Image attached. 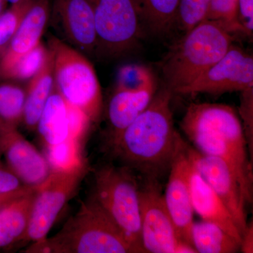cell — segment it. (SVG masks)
I'll return each mask as SVG.
<instances>
[{
	"label": "cell",
	"instance_id": "obj_1",
	"mask_svg": "<svg viewBox=\"0 0 253 253\" xmlns=\"http://www.w3.org/2000/svg\"><path fill=\"white\" fill-rule=\"evenodd\" d=\"M172 94L166 86L156 91L147 108L111 147L126 167L137 171L143 178L160 180L169 172L182 138L174 128Z\"/></svg>",
	"mask_w": 253,
	"mask_h": 253
},
{
	"label": "cell",
	"instance_id": "obj_2",
	"mask_svg": "<svg viewBox=\"0 0 253 253\" xmlns=\"http://www.w3.org/2000/svg\"><path fill=\"white\" fill-rule=\"evenodd\" d=\"M181 128L195 149L224 160L239 180L246 204L253 200V161L242 123L235 110L225 104L193 103Z\"/></svg>",
	"mask_w": 253,
	"mask_h": 253
},
{
	"label": "cell",
	"instance_id": "obj_3",
	"mask_svg": "<svg viewBox=\"0 0 253 253\" xmlns=\"http://www.w3.org/2000/svg\"><path fill=\"white\" fill-rule=\"evenodd\" d=\"M36 253H134L135 248L93 196L62 229L25 251Z\"/></svg>",
	"mask_w": 253,
	"mask_h": 253
},
{
	"label": "cell",
	"instance_id": "obj_4",
	"mask_svg": "<svg viewBox=\"0 0 253 253\" xmlns=\"http://www.w3.org/2000/svg\"><path fill=\"white\" fill-rule=\"evenodd\" d=\"M234 40L221 23L210 20L186 32L163 61L166 87L176 94L189 85L226 54Z\"/></svg>",
	"mask_w": 253,
	"mask_h": 253
},
{
	"label": "cell",
	"instance_id": "obj_5",
	"mask_svg": "<svg viewBox=\"0 0 253 253\" xmlns=\"http://www.w3.org/2000/svg\"><path fill=\"white\" fill-rule=\"evenodd\" d=\"M48 48L54 58L56 89L91 123L97 122L102 111V94L92 65L80 51L56 37H50Z\"/></svg>",
	"mask_w": 253,
	"mask_h": 253
},
{
	"label": "cell",
	"instance_id": "obj_6",
	"mask_svg": "<svg viewBox=\"0 0 253 253\" xmlns=\"http://www.w3.org/2000/svg\"><path fill=\"white\" fill-rule=\"evenodd\" d=\"M93 197L107 212L138 253L141 241L139 184L129 168L105 165L95 171Z\"/></svg>",
	"mask_w": 253,
	"mask_h": 253
},
{
	"label": "cell",
	"instance_id": "obj_7",
	"mask_svg": "<svg viewBox=\"0 0 253 253\" xmlns=\"http://www.w3.org/2000/svg\"><path fill=\"white\" fill-rule=\"evenodd\" d=\"M88 172L85 163L52 168L47 179L38 187L23 241L36 243L45 239L56 218L81 185Z\"/></svg>",
	"mask_w": 253,
	"mask_h": 253
},
{
	"label": "cell",
	"instance_id": "obj_8",
	"mask_svg": "<svg viewBox=\"0 0 253 253\" xmlns=\"http://www.w3.org/2000/svg\"><path fill=\"white\" fill-rule=\"evenodd\" d=\"M98 47L116 56L134 49L141 38L142 18L137 0H89Z\"/></svg>",
	"mask_w": 253,
	"mask_h": 253
},
{
	"label": "cell",
	"instance_id": "obj_9",
	"mask_svg": "<svg viewBox=\"0 0 253 253\" xmlns=\"http://www.w3.org/2000/svg\"><path fill=\"white\" fill-rule=\"evenodd\" d=\"M144 179L139 186L141 241L144 253H194L179 239L164 201L159 180Z\"/></svg>",
	"mask_w": 253,
	"mask_h": 253
},
{
	"label": "cell",
	"instance_id": "obj_10",
	"mask_svg": "<svg viewBox=\"0 0 253 253\" xmlns=\"http://www.w3.org/2000/svg\"><path fill=\"white\" fill-rule=\"evenodd\" d=\"M253 87V58L239 46H231L206 72L176 94H221Z\"/></svg>",
	"mask_w": 253,
	"mask_h": 253
},
{
	"label": "cell",
	"instance_id": "obj_11",
	"mask_svg": "<svg viewBox=\"0 0 253 253\" xmlns=\"http://www.w3.org/2000/svg\"><path fill=\"white\" fill-rule=\"evenodd\" d=\"M187 154L192 166L225 205L243 234L248 224L247 204L234 171L224 160L202 154L188 144Z\"/></svg>",
	"mask_w": 253,
	"mask_h": 253
},
{
	"label": "cell",
	"instance_id": "obj_12",
	"mask_svg": "<svg viewBox=\"0 0 253 253\" xmlns=\"http://www.w3.org/2000/svg\"><path fill=\"white\" fill-rule=\"evenodd\" d=\"M191 170L187 143L181 138L169 168L168 184L163 196L176 234L181 241L193 247L191 227L194 221V211L190 194Z\"/></svg>",
	"mask_w": 253,
	"mask_h": 253
},
{
	"label": "cell",
	"instance_id": "obj_13",
	"mask_svg": "<svg viewBox=\"0 0 253 253\" xmlns=\"http://www.w3.org/2000/svg\"><path fill=\"white\" fill-rule=\"evenodd\" d=\"M90 120L80 110L68 104L54 86L46 101L36 129L47 149L68 139H78L85 134Z\"/></svg>",
	"mask_w": 253,
	"mask_h": 253
},
{
	"label": "cell",
	"instance_id": "obj_14",
	"mask_svg": "<svg viewBox=\"0 0 253 253\" xmlns=\"http://www.w3.org/2000/svg\"><path fill=\"white\" fill-rule=\"evenodd\" d=\"M1 136L4 140L2 154L6 160V166L25 185L31 187L41 185L52 169L47 158L18 130Z\"/></svg>",
	"mask_w": 253,
	"mask_h": 253
},
{
	"label": "cell",
	"instance_id": "obj_15",
	"mask_svg": "<svg viewBox=\"0 0 253 253\" xmlns=\"http://www.w3.org/2000/svg\"><path fill=\"white\" fill-rule=\"evenodd\" d=\"M49 0H36L7 47L0 56V77L41 42L49 15Z\"/></svg>",
	"mask_w": 253,
	"mask_h": 253
},
{
	"label": "cell",
	"instance_id": "obj_16",
	"mask_svg": "<svg viewBox=\"0 0 253 253\" xmlns=\"http://www.w3.org/2000/svg\"><path fill=\"white\" fill-rule=\"evenodd\" d=\"M56 9L66 36L86 53L98 47L94 11L89 0H56Z\"/></svg>",
	"mask_w": 253,
	"mask_h": 253
},
{
	"label": "cell",
	"instance_id": "obj_17",
	"mask_svg": "<svg viewBox=\"0 0 253 253\" xmlns=\"http://www.w3.org/2000/svg\"><path fill=\"white\" fill-rule=\"evenodd\" d=\"M189 187L194 212L199 214L202 220L219 226L241 245L242 233L231 213L192 164Z\"/></svg>",
	"mask_w": 253,
	"mask_h": 253
},
{
	"label": "cell",
	"instance_id": "obj_18",
	"mask_svg": "<svg viewBox=\"0 0 253 253\" xmlns=\"http://www.w3.org/2000/svg\"><path fill=\"white\" fill-rule=\"evenodd\" d=\"M157 91V86L144 90H115L109 105V142L112 147L123 131L149 106Z\"/></svg>",
	"mask_w": 253,
	"mask_h": 253
},
{
	"label": "cell",
	"instance_id": "obj_19",
	"mask_svg": "<svg viewBox=\"0 0 253 253\" xmlns=\"http://www.w3.org/2000/svg\"><path fill=\"white\" fill-rule=\"evenodd\" d=\"M38 186L0 208V250L23 241Z\"/></svg>",
	"mask_w": 253,
	"mask_h": 253
},
{
	"label": "cell",
	"instance_id": "obj_20",
	"mask_svg": "<svg viewBox=\"0 0 253 253\" xmlns=\"http://www.w3.org/2000/svg\"><path fill=\"white\" fill-rule=\"evenodd\" d=\"M44 62L31 78L26 90L23 123L29 131L36 130L39 118L54 86V58L48 48Z\"/></svg>",
	"mask_w": 253,
	"mask_h": 253
},
{
	"label": "cell",
	"instance_id": "obj_21",
	"mask_svg": "<svg viewBox=\"0 0 253 253\" xmlns=\"http://www.w3.org/2000/svg\"><path fill=\"white\" fill-rule=\"evenodd\" d=\"M191 242L196 253H234L240 244L219 226L206 221L193 223Z\"/></svg>",
	"mask_w": 253,
	"mask_h": 253
},
{
	"label": "cell",
	"instance_id": "obj_22",
	"mask_svg": "<svg viewBox=\"0 0 253 253\" xmlns=\"http://www.w3.org/2000/svg\"><path fill=\"white\" fill-rule=\"evenodd\" d=\"M26 91L15 84H0V136L17 130L23 122Z\"/></svg>",
	"mask_w": 253,
	"mask_h": 253
},
{
	"label": "cell",
	"instance_id": "obj_23",
	"mask_svg": "<svg viewBox=\"0 0 253 253\" xmlns=\"http://www.w3.org/2000/svg\"><path fill=\"white\" fill-rule=\"evenodd\" d=\"M142 21L158 34L168 33L176 23L180 0H137Z\"/></svg>",
	"mask_w": 253,
	"mask_h": 253
},
{
	"label": "cell",
	"instance_id": "obj_24",
	"mask_svg": "<svg viewBox=\"0 0 253 253\" xmlns=\"http://www.w3.org/2000/svg\"><path fill=\"white\" fill-rule=\"evenodd\" d=\"M156 85L152 71L144 65L130 63L118 71L115 90L138 91Z\"/></svg>",
	"mask_w": 253,
	"mask_h": 253
},
{
	"label": "cell",
	"instance_id": "obj_25",
	"mask_svg": "<svg viewBox=\"0 0 253 253\" xmlns=\"http://www.w3.org/2000/svg\"><path fill=\"white\" fill-rule=\"evenodd\" d=\"M36 0H20L0 14V56L21 26L25 16Z\"/></svg>",
	"mask_w": 253,
	"mask_h": 253
},
{
	"label": "cell",
	"instance_id": "obj_26",
	"mask_svg": "<svg viewBox=\"0 0 253 253\" xmlns=\"http://www.w3.org/2000/svg\"><path fill=\"white\" fill-rule=\"evenodd\" d=\"M47 49L41 42L34 49L18 59L3 78L18 81L31 79L42 66Z\"/></svg>",
	"mask_w": 253,
	"mask_h": 253
},
{
	"label": "cell",
	"instance_id": "obj_27",
	"mask_svg": "<svg viewBox=\"0 0 253 253\" xmlns=\"http://www.w3.org/2000/svg\"><path fill=\"white\" fill-rule=\"evenodd\" d=\"M205 20L217 21L232 34L242 33L237 18V0H211Z\"/></svg>",
	"mask_w": 253,
	"mask_h": 253
},
{
	"label": "cell",
	"instance_id": "obj_28",
	"mask_svg": "<svg viewBox=\"0 0 253 253\" xmlns=\"http://www.w3.org/2000/svg\"><path fill=\"white\" fill-rule=\"evenodd\" d=\"M211 0H180L176 23L183 31L192 29L206 18Z\"/></svg>",
	"mask_w": 253,
	"mask_h": 253
},
{
	"label": "cell",
	"instance_id": "obj_29",
	"mask_svg": "<svg viewBox=\"0 0 253 253\" xmlns=\"http://www.w3.org/2000/svg\"><path fill=\"white\" fill-rule=\"evenodd\" d=\"M253 87L241 91V104L240 113L244 121V134L247 141L250 157L253 161Z\"/></svg>",
	"mask_w": 253,
	"mask_h": 253
},
{
	"label": "cell",
	"instance_id": "obj_30",
	"mask_svg": "<svg viewBox=\"0 0 253 253\" xmlns=\"http://www.w3.org/2000/svg\"><path fill=\"white\" fill-rule=\"evenodd\" d=\"M238 21L242 33L252 36L253 31V0H237Z\"/></svg>",
	"mask_w": 253,
	"mask_h": 253
},
{
	"label": "cell",
	"instance_id": "obj_31",
	"mask_svg": "<svg viewBox=\"0 0 253 253\" xmlns=\"http://www.w3.org/2000/svg\"><path fill=\"white\" fill-rule=\"evenodd\" d=\"M27 186L7 166H4L0 161V194L13 192Z\"/></svg>",
	"mask_w": 253,
	"mask_h": 253
},
{
	"label": "cell",
	"instance_id": "obj_32",
	"mask_svg": "<svg viewBox=\"0 0 253 253\" xmlns=\"http://www.w3.org/2000/svg\"><path fill=\"white\" fill-rule=\"evenodd\" d=\"M240 251L244 253H253V222L248 223L242 234Z\"/></svg>",
	"mask_w": 253,
	"mask_h": 253
},
{
	"label": "cell",
	"instance_id": "obj_33",
	"mask_svg": "<svg viewBox=\"0 0 253 253\" xmlns=\"http://www.w3.org/2000/svg\"><path fill=\"white\" fill-rule=\"evenodd\" d=\"M36 187H31V186H27V187L23 188L17 191H13V192L7 193V194H0V208L3 207L4 205L10 202L16 198L22 196V195L29 192L32 189Z\"/></svg>",
	"mask_w": 253,
	"mask_h": 253
},
{
	"label": "cell",
	"instance_id": "obj_34",
	"mask_svg": "<svg viewBox=\"0 0 253 253\" xmlns=\"http://www.w3.org/2000/svg\"><path fill=\"white\" fill-rule=\"evenodd\" d=\"M6 1L5 0H0V14L4 12Z\"/></svg>",
	"mask_w": 253,
	"mask_h": 253
},
{
	"label": "cell",
	"instance_id": "obj_35",
	"mask_svg": "<svg viewBox=\"0 0 253 253\" xmlns=\"http://www.w3.org/2000/svg\"><path fill=\"white\" fill-rule=\"evenodd\" d=\"M3 149H4V140L2 136H0V155L3 154Z\"/></svg>",
	"mask_w": 253,
	"mask_h": 253
},
{
	"label": "cell",
	"instance_id": "obj_36",
	"mask_svg": "<svg viewBox=\"0 0 253 253\" xmlns=\"http://www.w3.org/2000/svg\"><path fill=\"white\" fill-rule=\"evenodd\" d=\"M6 1H9V2L11 3V4H14L17 3L18 1H19L20 0H5Z\"/></svg>",
	"mask_w": 253,
	"mask_h": 253
}]
</instances>
